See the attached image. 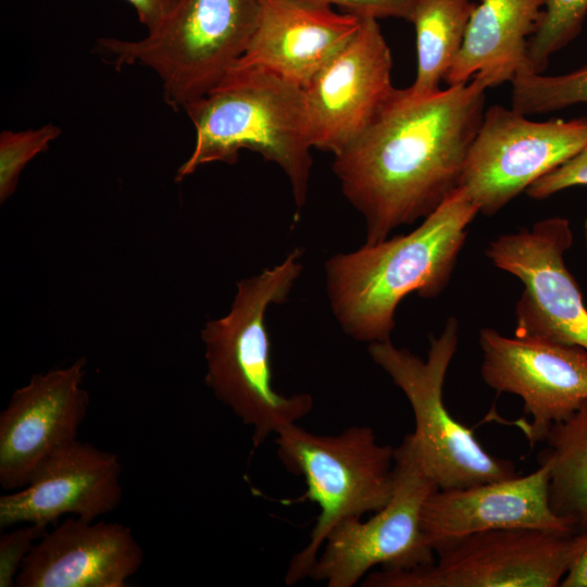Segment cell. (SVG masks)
Here are the masks:
<instances>
[{"mask_svg": "<svg viewBox=\"0 0 587 587\" xmlns=\"http://www.w3.org/2000/svg\"><path fill=\"white\" fill-rule=\"evenodd\" d=\"M121 474L117 454L75 439L47 457L26 486L0 497V527H48L65 514L95 521L120 505Z\"/></svg>", "mask_w": 587, "mask_h": 587, "instance_id": "9a60e30c", "label": "cell"}, {"mask_svg": "<svg viewBox=\"0 0 587 587\" xmlns=\"http://www.w3.org/2000/svg\"><path fill=\"white\" fill-rule=\"evenodd\" d=\"M47 527L34 523L8 532L0 537V587L15 586L21 565L35 540L47 533Z\"/></svg>", "mask_w": 587, "mask_h": 587, "instance_id": "d4e9b609", "label": "cell"}, {"mask_svg": "<svg viewBox=\"0 0 587 587\" xmlns=\"http://www.w3.org/2000/svg\"><path fill=\"white\" fill-rule=\"evenodd\" d=\"M85 358L66 367L35 374L16 389L0 414V484L21 489L36 467L77 439L89 404L83 388Z\"/></svg>", "mask_w": 587, "mask_h": 587, "instance_id": "5bb4252c", "label": "cell"}, {"mask_svg": "<svg viewBox=\"0 0 587 587\" xmlns=\"http://www.w3.org/2000/svg\"><path fill=\"white\" fill-rule=\"evenodd\" d=\"M262 0H177L139 39L103 37L98 48L116 66L142 65L162 83L174 109L214 89L246 52Z\"/></svg>", "mask_w": 587, "mask_h": 587, "instance_id": "5b68a950", "label": "cell"}, {"mask_svg": "<svg viewBox=\"0 0 587 587\" xmlns=\"http://www.w3.org/2000/svg\"><path fill=\"white\" fill-rule=\"evenodd\" d=\"M392 57L374 18L303 89L312 146L333 155L352 143L373 122L396 89Z\"/></svg>", "mask_w": 587, "mask_h": 587, "instance_id": "4fadbf2b", "label": "cell"}, {"mask_svg": "<svg viewBox=\"0 0 587 587\" xmlns=\"http://www.w3.org/2000/svg\"><path fill=\"white\" fill-rule=\"evenodd\" d=\"M576 550L562 587H587V530L575 534Z\"/></svg>", "mask_w": 587, "mask_h": 587, "instance_id": "83f0119b", "label": "cell"}, {"mask_svg": "<svg viewBox=\"0 0 587 587\" xmlns=\"http://www.w3.org/2000/svg\"><path fill=\"white\" fill-rule=\"evenodd\" d=\"M482 377L498 392L522 398L532 421L516 422L530 445L542 441L552 425L572 415L587 400V350L529 337L479 332Z\"/></svg>", "mask_w": 587, "mask_h": 587, "instance_id": "7c38bea8", "label": "cell"}, {"mask_svg": "<svg viewBox=\"0 0 587 587\" xmlns=\"http://www.w3.org/2000/svg\"><path fill=\"white\" fill-rule=\"evenodd\" d=\"M361 23L315 0H262L257 28L233 68H262L304 89Z\"/></svg>", "mask_w": 587, "mask_h": 587, "instance_id": "2e32d148", "label": "cell"}, {"mask_svg": "<svg viewBox=\"0 0 587 587\" xmlns=\"http://www.w3.org/2000/svg\"><path fill=\"white\" fill-rule=\"evenodd\" d=\"M587 143V116L544 122L501 105L485 110L459 186L494 215Z\"/></svg>", "mask_w": 587, "mask_h": 587, "instance_id": "30bf717a", "label": "cell"}, {"mask_svg": "<svg viewBox=\"0 0 587 587\" xmlns=\"http://www.w3.org/2000/svg\"><path fill=\"white\" fill-rule=\"evenodd\" d=\"M511 84V108L527 116L587 103V66L562 75H544L527 66Z\"/></svg>", "mask_w": 587, "mask_h": 587, "instance_id": "7402d4cb", "label": "cell"}, {"mask_svg": "<svg viewBox=\"0 0 587 587\" xmlns=\"http://www.w3.org/2000/svg\"><path fill=\"white\" fill-rule=\"evenodd\" d=\"M586 16L587 0H546L540 23L528 41L529 70L544 73L551 55L580 34Z\"/></svg>", "mask_w": 587, "mask_h": 587, "instance_id": "603a6c76", "label": "cell"}, {"mask_svg": "<svg viewBox=\"0 0 587 587\" xmlns=\"http://www.w3.org/2000/svg\"><path fill=\"white\" fill-rule=\"evenodd\" d=\"M142 561L128 526L68 517L32 547L15 586L125 587Z\"/></svg>", "mask_w": 587, "mask_h": 587, "instance_id": "e0dca14e", "label": "cell"}, {"mask_svg": "<svg viewBox=\"0 0 587 587\" xmlns=\"http://www.w3.org/2000/svg\"><path fill=\"white\" fill-rule=\"evenodd\" d=\"M552 511L576 533L587 530V400L545 438Z\"/></svg>", "mask_w": 587, "mask_h": 587, "instance_id": "ffe728a7", "label": "cell"}, {"mask_svg": "<svg viewBox=\"0 0 587 587\" xmlns=\"http://www.w3.org/2000/svg\"><path fill=\"white\" fill-rule=\"evenodd\" d=\"M337 7L341 12L360 18H400L410 22L421 0H315Z\"/></svg>", "mask_w": 587, "mask_h": 587, "instance_id": "4316f807", "label": "cell"}, {"mask_svg": "<svg viewBox=\"0 0 587 587\" xmlns=\"http://www.w3.org/2000/svg\"><path fill=\"white\" fill-rule=\"evenodd\" d=\"M136 10L138 18L147 30L160 24L177 0H126Z\"/></svg>", "mask_w": 587, "mask_h": 587, "instance_id": "f1b7e54d", "label": "cell"}, {"mask_svg": "<svg viewBox=\"0 0 587 587\" xmlns=\"http://www.w3.org/2000/svg\"><path fill=\"white\" fill-rule=\"evenodd\" d=\"M275 441L286 471L305 482L301 500H310L320 509L308 545L288 564L284 580L292 586L309 577L336 525L374 513L388 503L395 488V448L378 444L373 428L365 425L322 435L295 423L282 428Z\"/></svg>", "mask_w": 587, "mask_h": 587, "instance_id": "8992f818", "label": "cell"}, {"mask_svg": "<svg viewBox=\"0 0 587 587\" xmlns=\"http://www.w3.org/2000/svg\"><path fill=\"white\" fill-rule=\"evenodd\" d=\"M580 185L587 186V143L573 158L533 183L526 193L540 200Z\"/></svg>", "mask_w": 587, "mask_h": 587, "instance_id": "484cf974", "label": "cell"}, {"mask_svg": "<svg viewBox=\"0 0 587 587\" xmlns=\"http://www.w3.org/2000/svg\"><path fill=\"white\" fill-rule=\"evenodd\" d=\"M303 250L237 283L230 310L201 330L207 373L214 396L252 428L253 448L297 423L313 409L310 394L285 396L273 387L266 312L284 303L301 275Z\"/></svg>", "mask_w": 587, "mask_h": 587, "instance_id": "277c9868", "label": "cell"}, {"mask_svg": "<svg viewBox=\"0 0 587 587\" xmlns=\"http://www.w3.org/2000/svg\"><path fill=\"white\" fill-rule=\"evenodd\" d=\"M61 135L52 123L20 132L4 130L0 135V201L3 203L15 191L21 172L37 154Z\"/></svg>", "mask_w": 587, "mask_h": 587, "instance_id": "cb8c5ba5", "label": "cell"}, {"mask_svg": "<svg viewBox=\"0 0 587 587\" xmlns=\"http://www.w3.org/2000/svg\"><path fill=\"white\" fill-rule=\"evenodd\" d=\"M486 89L478 78L423 97L396 88L369 127L334 155L341 191L364 218L366 245L426 217L459 186Z\"/></svg>", "mask_w": 587, "mask_h": 587, "instance_id": "6da1fadb", "label": "cell"}, {"mask_svg": "<svg viewBox=\"0 0 587 587\" xmlns=\"http://www.w3.org/2000/svg\"><path fill=\"white\" fill-rule=\"evenodd\" d=\"M476 7L472 0H421L410 23L416 36L417 68L409 91L419 97L440 90L452 62L462 48L470 18Z\"/></svg>", "mask_w": 587, "mask_h": 587, "instance_id": "44dd1931", "label": "cell"}, {"mask_svg": "<svg viewBox=\"0 0 587 587\" xmlns=\"http://www.w3.org/2000/svg\"><path fill=\"white\" fill-rule=\"evenodd\" d=\"M549 467L526 476L488 482L464 488L436 489L421 513L422 532L434 545L464 535L529 527L575 534L552 511L549 502Z\"/></svg>", "mask_w": 587, "mask_h": 587, "instance_id": "ac0fdd59", "label": "cell"}, {"mask_svg": "<svg viewBox=\"0 0 587 587\" xmlns=\"http://www.w3.org/2000/svg\"><path fill=\"white\" fill-rule=\"evenodd\" d=\"M184 110L195 128V143L176 180L209 163L234 164L248 149L283 171L297 208L303 207L313 164L303 88L262 68H233Z\"/></svg>", "mask_w": 587, "mask_h": 587, "instance_id": "3957f363", "label": "cell"}, {"mask_svg": "<svg viewBox=\"0 0 587 587\" xmlns=\"http://www.w3.org/2000/svg\"><path fill=\"white\" fill-rule=\"evenodd\" d=\"M395 488L388 503L365 522L349 517L324 542L309 577L327 587H352L367 572L407 571L434 562L435 553L421 527L427 497L438 486L425 471L408 436L395 449Z\"/></svg>", "mask_w": 587, "mask_h": 587, "instance_id": "9c48e42d", "label": "cell"}, {"mask_svg": "<svg viewBox=\"0 0 587 587\" xmlns=\"http://www.w3.org/2000/svg\"><path fill=\"white\" fill-rule=\"evenodd\" d=\"M572 242L569 221L553 216L489 243L485 253L494 265L524 284L515 308V336L587 350V308L564 262Z\"/></svg>", "mask_w": 587, "mask_h": 587, "instance_id": "8fae6325", "label": "cell"}, {"mask_svg": "<svg viewBox=\"0 0 587 587\" xmlns=\"http://www.w3.org/2000/svg\"><path fill=\"white\" fill-rule=\"evenodd\" d=\"M459 323L450 317L430 337L427 359L391 340L371 342L369 354L407 397L415 429L408 434L425 471L439 489L464 488L517 476L510 460L485 450L472 429L458 422L444 403V384L457 351Z\"/></svg>", "mask_w": 587, "mask_h": 587, "instance_id": "52a82bcc", "label": "cell"}, {"mask_svg": "<svg viewBox=\"0 0 587 587\" xmlns=\"http://www.w3.org/2000/svg\"><path fill=\"white\" fill-rule=\"evenodd\" d=\"M478 213L458 186L411 233L326 260L327 298L344 333L361 342L390 340L396 309L404 297L442 294Z\"/></svg>", "mask_w": 587, "mask_h": 587, "instance_id": "7a4b0ae2", "label": "cell"}, {"mask_svg": "<svg viewBox=\"0 0 587 587\" xmlns=\"http://www.w3.org/2000/svg\"><path fill=\"white\" fill-rule=\"evenodd\" d=\"M432 564L367 574L364 587H557L576 550L575 534L514 527L433 546Z\"/></svg>", "mask_w": 587, "mask_h": 587, "instance_id": "ba28073f", "label": "cell"}, {"mask_svg": "<svg viewBox=\"0 0 587 587\" xmlns=\"http://www.w3.org/2000/svg\"><path fill=\"white\" fill-rule=\"evenodd\" d=\"M585 240H586V247H587V221L585 223Z\"/></svg>", "mask_w": 587, "mask_h": 587, "instance_id": "f546056e", "label": "cell"}, {"mask_svg": "<svg viewBox=\"0 0 587 587\" xmlns=\"http://www.w3.org/2000/svg\"><path fill=\"white\" fill-rule=\"evenodd\" d=\"M546 0H479L461 50L445 76L449 86L478 78L487 88L512 82L528 66L527 47Z\"/></svg>", "mask_w": 587, "mask_h": 587, "instance_id": "d6986e66", "label": "cell"}]
</instances>
